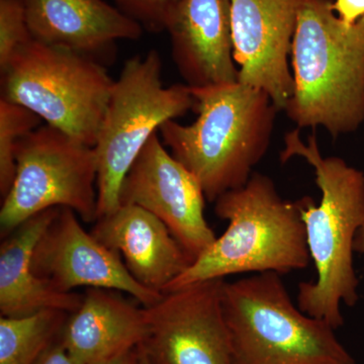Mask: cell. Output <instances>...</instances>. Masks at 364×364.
Segmentation results:
<instances>
[{"mask_svg":"<svg viewBox=\"0 0 364 364\" xmlns=\"http://www.w3.org/2000/svg\"><path fill=\"white\" fill-rule=\"evenodd\" d=\"M305 159L315 171L320 203L310 196L299 200L306 243L317 279L301 282L298 306L335 330L344 325L342 305L353 308L359 299V279L354 267V240L364 224V172L342 158L324 157L315 134L304 142L299 129L284 136L280 161Z\"/></svg>","mask_w":364,"mask_h":364,"instance_id":"cell-1","label":"cell"},{"mask_svg":"<svg viewBox=\"0 0 364 364\" xmlns=\"http://www.w3.org/2000/svg\"><path fill=\"white\" fill-rule=\"evenodd\" d=\"M198 117L160 127L172 156L195 176L205 200L215 203L247 183L267 154L279 109L267 93L241 82L191 88Z\"/></svg>","mask_w":364,"mask_h":364,"instance_id":"cell-2","label":"cell"},{"mask_svg":"<svg viewBox=\"0 0 364 364\" xmlns=\"http://www.w3.org/2000/svg\"><path fill=\"white\" fill-rule=\"evenodd\" d=\"M293 97L284 111L296 128L332 138L364 124V18L346 23L330 0H305L291 45Z\"/></svg>","mask_w":364,"mask_h":364,"instance_id":"cell-3","label":"cell"},{"mask_svg":"<svg viewBox=\"0 0 364 364\" xmlns=\"http://www.w3.org/2000/svg\"><path fill=\"white\" fill-rule=\"evenodd\" d=\"M215 214L228 222L226 232L164 293L239 273L282 275L310 265L299 202L284 200L269 176L253 172L245 186L217 198Z\"/></svg>","mask_w":364,"mask_h":364,"instance_id":"cell-4","label":"cell"},{"mask_svg":"<svg viewBox=\"0 0 364 364\" xmlns=\"http://www.w3.org/2000/svg\"><path fill=\"white\" fill-rule=\"evenodd\" d=\"M222 301L233 364H358L334 328L294 305L279 273L225 282Z\"/></svg>","mask_w":364,"mask_h":364,"instance_id":"cell-5","label":"cell"},{"mask_svg":"<svg viewBox=\"0 0 364 364\" xmlns=\"http://www.w3.org/2000/svg\"><path fill=\"white\" fill-rule=\"evenodd\" d=\"M114 83L97 60L31 40L2 69L1 98L95 147Z\"/></svg>","mask_w":364,"mask_h":364,"instance_id":"cell-6","label":"cell"},{"mask_svg":"<svg viewBox=\"0 0 364 364\" xmlns=\"http://www.w3.org/2000/svg\"><path fill=\"white\" fill-rule=\"evenodd\" d=\"M195 104L188 85L163 86L162 61L155 50L124 63L112 86L95 145L97 219L121 205L124 177L153 134L167 121L184 116Z\"/></svg>","mask_w":364,"mask_h":364,"instance_id":"cell-7","label":"cell"},{"mask_svg":"<svg viewBox=\"0 0 364 364\" xmlns=\"http://www.w3.org/2000/svg\"><path fill=\"white\" fill-rule=\"evenodd\" d=\"M13 186L2 198V237L26 220L54 208L75 212L86 223L97 220V156L95 147L50 124L21 139Z\"/></svg>","mask_w":364,"mask_h":364,"instance_id":"cell-8","label":"cell"},{"mask_svg":"<svg viewBox=\"0 0 364 364\" xmlns=\"http://www.w3.org/2000/svg\"><path fill=\"white\" fill-rule=\"evenodd\" d=\"M225 279L205 280L163 294L145 306L141 345L155 364H233L223 311Z\"/></svg>","mask_w":364,"mask_h":364,"instance_id":"cell-9","label":"cell"},{"mask_svg":"<svg viewBox=\"0 0 364 364\" xmlns=\"http://www.w3.org/2000/svg\"><path fill=\"white\" fill-rule=\"evenodd\" d=\"M205 200L200 182L165 149L157 132L132 165L119 193L121 205H138L164 223L193 262L217 239L203 214Z\"/></svg>","mask_w":364,"mask_h":364,"instance_id":"cell-10","label":"cell"},{"mask_svg":"<svg viewBox=\"0 0 364 364\" xmlns=\"http://www.w3.org/2000/svg\"><path fill=\"white\" fill-rule=\"evenodd\" d=\"M76 215L70 208H60L33 251L35 274L63 293L86 287L130 294L143 306L159 301L163 294L141 284L121 254L87 233Z\"/></svg>","mask_w":364,"mask_h":364,"instance_id":"cell-11","label":"cell"},{"mask_svg":"<svg viewBox=\"0 0 364 364\" xmlns=\"http://www.w3.org/2000/svg\"><path fill=\"white\" fill-rule=\"evenodd\" d=\"M305 0H231L238 81L267 93L284 111L294 93L289 57Z\"/></svg>","mask_w":364,"mask_h":364,"instance_id":"cell-12","label":"cell"},{"mask_svg":"<svg viewBox=\"0 0 364 364\" xmlns=\"http://www.w3.org/2000/svg\"><path fill=\"white\" fill-rule=\"evenodd\" d=\"M166 31L172 58L188 87L238 82L231 0H181Z\"/></svg>","mask_w":364,"mask_h":364,"instance_id":"cell-13","label":"cell"},{"mask_svg":"<svg viewBox=\"0 0 364 364\" xmlns=\"http://www.w3.org/2000/svg\"><path fill=\"white\" fill-rule=\"evenodd\" d=\"M33 40L100 62L119 40L140 39L144 28L105 0H21Z\"/></svg>","mask_w":364,"mask_h":364,"instance_id":"cell-14","label":"cell"},{"mask_svg":"<svg viewBox=\"0 0 364 364\" xmlns=\"http://www.w3.org/2000/svg\"><path fill=\"white\" fill-rule=\"evenodd\" d=\"M91 234L121 254L141 284L158 293H164L193 263L164 223L138 205H121L98 218Z\"/></svg>","mask_w":364,"mask_h":364,"instance_id":"cell-15","label":"cell"},{"mask_svg":"<svg viewBox=\"0 0 364 364\" xmlns=\"http://www.w3.org/2000/svg\"><path fill=\"white\" fill-rule=\"evenodd\" d=\"M119 291L88 289L62 328L61 343L80 364H97L140 347L147 336L145 306Z\"/></svg>","mask_w":364,"mask_h":364,"instance_id":"cell-16","label":"cell"},{"mask_svg":"<svg viewBox=\"0 0 364 364\" xmlns=\"http://www.w3.org/2000/svg\"><path fill=\"white\" fill-rule=\"evenodd\" d=\"M61 208H50L26 220L4 237L0 246V312L4 317H23L45 310L72 314L83 296L63 293L33 272V251Z\"/></svg>","mask_w":364,"mask_h":364,"instance_id":"cell-17","label":"cell"},{"mask_svg":"<svg viewBox=\"0 0 364 364\" xmlns=\"http://www.w3.org/2000/svg\"><path fill=\"white\" fill-rule=\"evenodd\" d=\"M69 314L41 311L23 317L0 318V364H35L62 331Z\"/></svg>","mask_w":364,"mask_h":364,"instance_id":"cell-18","label":"cell"},{"mask_svg":"<svg viewBox=\"0 0 364 364\" xmlns=\"http://www.w3.org/2000/svg\"><path fill=\"white\" fill-rule=\"evenodd\" d=\"M42 119L23 105L0 98V193L13 186L16 172V151L21 139L41 126Z\"/></svg>","mask_w":364,"mask_h":364,"instance_id":"cell-19","label":"cell"},{"mask_svg":"<svg viewBox=\"0 0 364 364\" xmlns=\"http://www.w3.org/2000/svg\"><path fill=\"white\" fill-rule=\"evenodd\" d=\"M33 40L21 0H0V71L16 50Z\"/></svg>","mask_w":364,"mask_h":364,"instance_id":"cell-20","label":"cell"},{"mask_svg":"<svg viewBox=\"0 0 364 364\" xmlns=\"http://www.w3.org/2000/svg\"><path fill=\"white\" fill-rule=\"evenodd\" d=\"M122 13L149 32L166 31L181 0H112Z\"/></svg>","mask_w":364,"mask_h":364,"instance_id":"cell-21","label":"cell"},{"mask_svg":"<svg viewBox=\"0 0 364 364\" xmlns=\"http://www.w3.org/2000/svg\"><path fill=\"white\" fill-rule=\"evenodd\" d=\"M333 9L346 23H355L364 18V0H335Z\"/></svg>","mask_w":364,"mask_h":364,"instance_id":"cell-22","label":"cell"},{"mask_svg":"<svg viewBox=\"0 0 364 364\" xmlns=\"http://www.w3.org/2000/svg\"><path fill=\"white\" fill-rule=\"evenodd\" d=\"M35 364H80L75 360L65 347L61 343L52 344L49 348L41 355Z\"/></svg>","mask_w":364,"mask_h":364,"instance_id":"cell-23","label":"cell"},{"mask_svg":"<svg viewBox=\"0 0 364 364\" xmlns=\"http://www.w3.org/2000/svg\"><path fill=\"white\" fill-rule=\"evenodd\" d=\"M97 364H138V348Z\"/></svg>","mask_w":364,"mask_h":364,"instance_id":"cell-24","label":"cell"},{"mask_svg":"<svg viewBox=\"0 0 364 364\" xmlns=\"http://www.w3.org/2000/svg\"><path fill=\"white\" fill-rule=\"evenodd\" d=\"M354 252L363 256L364 261V224L358 230L354 240Z\"/></svg>","mask_w":364,"mask_h":364,"instance_id":"cell-25","label":"cell"},{"mask_svg":"<svg viewBox=\"0 0 364 364\" xmlns=\"http://www.w3.org/2000/svg\"><path fill=\"white\" fill-rule=\"evenodd\" d=\"M138 364H155L141 347H138Z\"/></svg>","mask_w":364,"mask_h":364,"instance_id":"cell-26","label":"cell"},{"mask_svg":"<svg viewBox=\"0 0 364 364\" xmlns=\"http://www.w3.org/2000/svg\"><path fill=\"white\" fill-rule=\"evenodd\" d=\"M363 128H364V124H363Z\"/></svg>","mask_w":364,"mask_h":364,"instance_id":"cell-27","label":"cell"}]
</instances>
